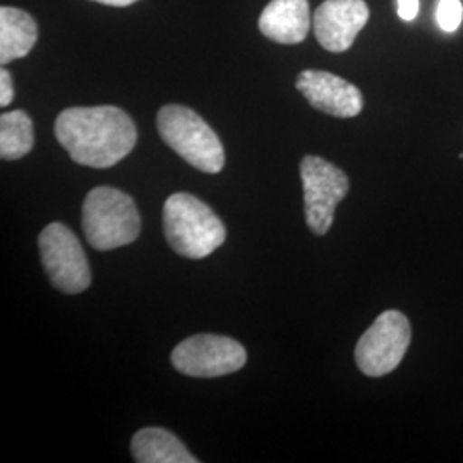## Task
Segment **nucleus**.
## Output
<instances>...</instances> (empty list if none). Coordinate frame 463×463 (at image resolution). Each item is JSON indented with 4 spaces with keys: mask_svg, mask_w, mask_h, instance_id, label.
I'll use <instances>...</instances> for the list:
<instances>
[{
    "mask_svg": "<svg viewBox=\"0 0 463 463\" xmlns=\"http://www.w3.org/2000/svg\"><path fill=\"white\" fill-rule=\"evenodd\" d=\"M55 136L72 162L91 168L117 165L137 141L133 118L112 105L67 109L55 120Z\"/></svg>",
    "mask_w": 463,
    "mask_h": 463,
    "instance_id": "obj_1",
    "label": "nucleus"
},
{
    "mask_svg": "<svg viewBox=\"0 0 463 463\" xmlns=\"http://www.w3.org/2000/svg\"><path fill=\"white\" fill-rule=\"evenodd\" d=\"M164 232L168 246L189 260L210 256L227 239L225 225L215 212L187 193H175L166 199Z\"/></svg>",
    "mask_w": 463,
    "mask_h": 463,
    "instance_id": "obj_2",
    "label": "nucleus"
},
{
    "mask_svg": "<svg viewBox=\"0 0 463 463\" xmlns=\"http://www.w3.org/2000/svg\"><path fill=\"white\" fill-rule=\"evenodd\" d=\"M83 231L90 246L97 250L131 244L141 232L133 198L116 187H95L84 199Z\"/></svg>",
    "mask_w": 463,
    "mask_h": 463,
    "instance_id": "obj_3",
    "label": "nucleus"
},
{
    "mask_svg": "<svg viewBox=\"0 0 463 463\" xmlns=\"http://www.w3.org/2000/svg\"><path fill=\"white\" fill-rule=\"evenodd\" d=\"M162 139L189 165L206 174H218L225 165V149L215 131L183 105H165L156 117Z\"/></svg>",
    "mask_w": 463,
    "mask_h": 463,
    "instance_id": "obj_4",
    "label": "nucleus"
},
{
    "mask_svg": "<svg viewBox=\"0 0 463 463\" xmlns=\"http://www.w3.org/2000/svg\"><path fill=\"white\" fill-rule=\"evenodd\" d=\"M38 248L52 285L64 294H81L91 285L83 246L64 223H50L38 237Z\"/></svg>",
    "mask_w": 463,
    "mask_h": 463,
    "instance_id": "obj_5",
    "label": "nucleus"
},
{
    "mask_svg": "<svg viewBox=\"0 0 463 463\" xmlns=\"http://www.w3.org/2000/svg\"><path fill=\"white\" fill-rule=\"evenodd\" d=\"M412 330L407 316L395 309L376 317L355 347V363L365 376L381 378L397 369L411 345Z\"/></svg>",
    "mask_w": 463,
    "mask_h": 463,
    "instance_id": "obj_6",
    "label": "nucleus"
},
{
    "mask_svg": "<svg viewBox=\"0 0 463 463\" xmlns=\"http://www.w3.org/2000/svg\"><path fill=\"white\" fill-rule=\"evenodd\" d=\"M307 227L316 235L330 231L338 203L347 196L350 183L345 172L325 158L307 155L300 162Z\"/></svg>",
    "mask_w": 463,
    "mask_h": 463,
    "instance_id": "obj_7",
    "label": "nucleus"
},
{
    "mask_svg": "<svg viewBox=\"0 0 463 463\" xmlns=\"http://www.w3.org/2000/svg\"><path fill=\"white\" fill-rule=\"evenodd\" d=\"M248 361L246 348L229 336L194 335L172 352V364L185 376L218 378L242 369Z\"/></svg>",
    "mask_w": 463,
    "mask_h": 463,
    "instance_id": "obj_8",
    "label": "nucleus"
},
{
    "mask_svg": "<svg viewBox=\"0 0 463 463\" xmlns=\"http://www.w3.org/2000/svg\"><path fill=\"white\" fill-rule=\"evenodd\" d=\"M369 21L364 0H325L313 16L316 40L331 53L350 49Z\"/></svg>",
    "mask_w": 463,
    "mask_h": 463,
    "instance_id": "obj_9",
    "label": "nucleus"
},
{
    "mask_svg": "<svg viewBox=\"0 0 463 463\" xmlns=\"http://www.w3.org/2000/svg\"><path fill=\"white\" fill-rule=\"evenodd\" d=\"M296 88L316 110L328 116L350 118L359 116L364 107L363 93L357 86L326 71H302Z\"/></svg>",
    "mask_w": 463,
    "mask_h": 463,
    "instance_id": "obj_10",
    "label": "nucleus"
},
{
    "mask_svg": "<svg viewBox=\"0 0 463 463\" xmlns=\"http://www.w3.org/2000/svg\"><path fill=\"white\" fill-rule=\"evenodd\" d=\"M309 0H271L258 21L260 32L281 45H298L311 30Z\"/></svg>",
    "mask_w": 463,
    "mask_h": 463,
    "instance_id": "obj_11",
    "label": "nucleus"
},
{
    "mask_svg": "<svg viewBox=\"0 0 463 463\" xmlns=\"http://www.w3.org/2000/svg\"><path fill=\"white\" fill-rule=\"evenodd\" d=\"M38 28L28 13L4 5L0 9V64L26 57L36 43Z\"/></svg>",
    "mask_w": 463,
    "mask_h": 463,
    "instance_id": "obj_12",
    "label": "nucleus"
},
{
    "mask_svg": "<svg viewBox=\"0 0 463 463\" xmlns=\"http://www.w3.org/2000/svg\"><path fill=\"white\" fill-rule=\"evenodd\" d=\"M133 457L139 463H198L177 436L162 428H146L134 434Z\"/></svg>",
    "mask_w": 463,
    "mask_h": 463,
    "instance_id": "obj_13",
    "label": "nucleus"
},
{
    "mask_svg": "<svg viewBox=\"0 0 463 463\" xmlns=\"http://www.w3.org/2000/svg\"><path fill=\"white\" fill-rule=\"evenodd\" d=\"M34 145L33 120L24 110H13L0 116V156L19 160Z\"/></svg>",
    "mask_w": 463,
    "mask_h": 463,
    "instance_id": "obj_14",
    "label": "nucleus"
},
{
    "mask_svg": "<svg viewBox=\"0 0 463 463\" xmlns=\"http://www.w3.org/2000/svg\"><path fill=\"white\" fill-rule=\"evenodd\" d=\"M463 21L462 0H438L436 4V23L438 26L447 32L453 33L458 30Z\"/></svg>",
    "mask_w": 463,
    "mask_h": 463,
    "instance_id": "obj_15",
    "label": "nucleus"
},
{
    "mask_svg": "<svg viewBox=\"0 0 463 463\" xmlns=\"http://www.w3.org/2000/svg\"><path fill=\"white\" fill-rule=\"evenodd\" d=\"M14 99V86H13V78L7 69L0 71V105L7 107Z\"/></svg>",
    "mask_w": 463,
    "mask_h": 463,
    "instance_id": "obj_16",
    "label": "nucleus"
},
{
    "mask_svg": "<svg viewBox=\"0 0 463 463\" xmlns=\"http://www.w3.org/2000/svg\"><path fill=\"white\" fill-rule=\"evenodd\" d=\"M398 16L403 21H414L419 13V0H397Z\"/></svg>",
    "mask_w": 463,
    "mask_h": 463,
    "instance_id": "obj_17",
    "label": "nucleus"
},
{
    "mask_svg": "<svg viewBox=\"0 0 463 463\" xmlns=\"http://www.w3.org/2000/svg\"><path fill=\"white\" fill-rule=\"evenodd\" d=\"M93 2H99V4H105V5H114V7H128L137 0H93Z\"/></svg>",
    "mask_w": 463,
    "mask_h": 463,
    "instance_id": "obj_18",
    "label": "nucleus"
}]
</instances>
